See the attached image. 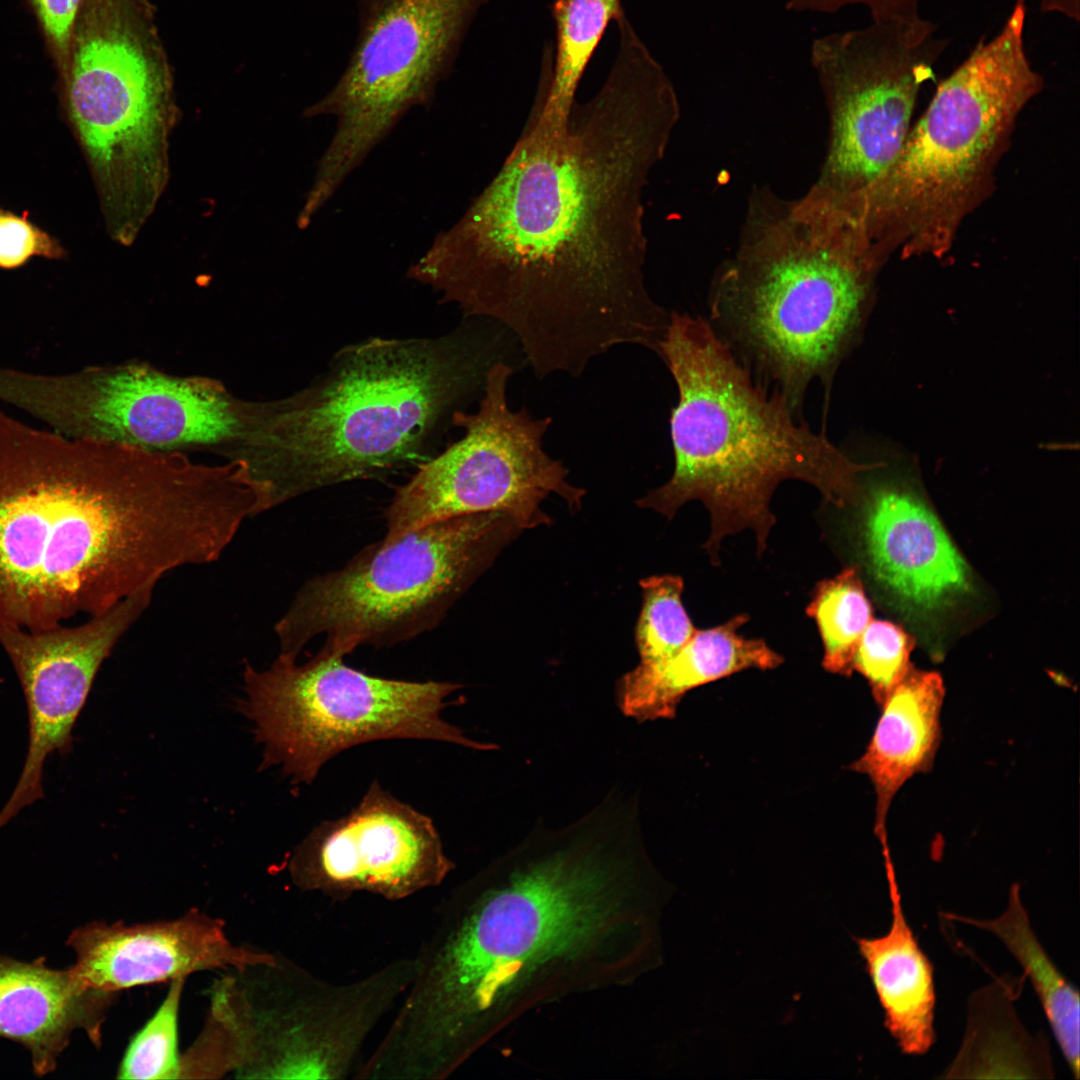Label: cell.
<instances>
[{
    "label": "cell",
    "instance_id": "cell-1",
    "mask_svg": "<svg viewBox=\"0 0 1080 1080\" xmlns=\"http://www.w3.org/2000/svg\"><path fill=\"white\" fill-rule=\"evenodd\" d=\"M680 118L647 48L623 42L597 94L534 109L502 167L407 270L518 340L534 374L580 376L620 345L658 353L669 315L645 283L643 196Z\"/></svg>",
    "mask_w": 1080,
    "mask_h": 1080
},
{
    "label": "cell",
    "instance_id": "cell-2",
    "mask_svg": "<svg viewBox=\"0 0 1080 1080\" xmlns=\"http://www.w3.org/2000/svg\"><path fill=\"white\" fill-rule=\"evenodd\" d=\"M226 531L208 463L70 438L0 409V630L102 614L170 571L216 562Z\"/></svg>",
    "mask_w": 1080,
    "mask_h": 1080
},
{
    "label": "cell",
    "instance_id": "cell-3",
    "mask_svg": "<svg viewBox=\"0 0 1080 1080\" xmlns=\"http://www.w3.org/2000/svg\"><path fill=\"white\" fill-rule=\"evenodd\" d=\"M495 344L464 328L437 337H371L341 348L323 374L262 400L253 427L214 454L242 464L259 512L430 457L440 424L483 386Z\"/></svg>",
    "mask_w": 1080,
    "mask_h": 1080
},
{
    "label": "cell",
    "instance_id": "cell-4",
    "mask_svg": "<svg viewBox=\"0 0 1080 1080\" xmlns=\"http://www.w3.org/2000/svg\"><path fill=\"white\" fill-rule=\"evenodd\" d=\"M622 825L591 813L504 883L447 896L395 1015L403 1034L440 1057L474 1051L497 1025L512 984L596 936L624 872L610 846Z\"/></svg>",
    "mask_w": 1080,
    "mask_h": 1080
},
{
    "label": "cell",
    "instance_id": "cell-5",
    "mask_svg": "<svg viewBox=\"0 0 1080 1080\" xmlns=\"http://www.w3.org/2000/svg\"><path fill=\"white\" fill-rule=\"evenodd\" d=\"M658 355L678 391L670 415L674 470L637 505L671 519L685 503L701 502L710 514L704 548L713 563L723 539L743 530L754 533L759 555L765 551L775 523L771 498L786 480L810 484L839 508L860 498L858 478L875 463L851 460L824 432L801 423L709 321L670 312Z\"/></svg>",
    "mask_w": 1080,
    "mask_h": 1080
},
{
    "label": "cell",
    "instance_id": "cell-6",
    "mask_svg": "<svg viewBox=\"0 0 1080 1080\" xmlns=\"http://www.w3.org/2000/svg\"><path fill=\"white\" fill-rule=\"evenodd\" d=\"M880 266L853 222L808 192L751 194L734 254L716 272L710 321L754 379L796 412L809 384L829 391L854 344Z\"/></svg>",
    "mask_w": 1080,
    "mask_h": 1080
},
{
    "label": "cell",
    "instance_id": "cell-7",
    "mask_svg": "<svg viewBox=\"0 0 1080 1080\" xmlns=\"http://www.w3.org/2000/svg\"><path fill=\"white\" fill-rule=\"evenodd\" d=\"M1026 0L999 33L981 39L941 81L892 166L837 207L881 265L901 256H944L983 200L1016 119L1043 88L1025 48Z\"/></svg>",
    "mask_w": 1080,
    "mask_h": 1080
},
{
    "label": "cell",
    "instance_id": "cell-8",
    "mask_svg": "<svg viewBox=\"0 0 1080 1080\" xmlns=\"http://www.w3.org/2000/svg\"><path fill=\"white\" fill-rule=\"evenodd\" d=\"M502 513L463 515L365 546L343 567L308 579L274 625L279 654L297 659L317 636L345 657L434 629L491 560L512 525Z\"/></svg>",
    "mask_w": 1080,
    "mask_h": 1080
},
{
    "label": "cell",
    "instance_id": "cell-9",
    "mask_svg": "<svg viewBox=\"0 0 1080 1080\" xmlns=\"http://www.w3.org/2000/svg\"><path fill=\"white\" fill-rule=\"evenodd\" d=\"M321 649L307 662L279 654L264 670L247 664L244 715L263 745L262 767L279 766L293 784H311L333 757L357 745L412 739L474 750L496 745L470 739L442 716L461 685L366 674Z\"/></svg>",
    "mask_w": 1080,
    "mask_h": 1080
},
{
    "label": "cell",
    "instance_id": "cell-10",
    "mask_svg": "<svg viewBox=\"0 0 1080 1080\" xmlns=\"http://www.w3.org/2000/svg\"><path fill=\"white\" fill-rule=\"evenodd\" d=\"M250 993L230 977L213 1005L227 1069L242 1078L345 1079L357 1072L368 1036L414 975L412 958L391 961L347 984H332L279 958Z\"/></svg>",
    "mask_w": 1080,
    "mask_h": 1080
},
{
    "label": "cell",
    "instance_id": "cell-11",
    "mask_svg": "<svg viewBox=\"0 0 1080 1080\" xmlns=\"http://www.w3.org/2000/svg\"><path fill=\"white\" fill-rule=\"evenodd\" d=\"M358 34L336 84L307 107L334 133L303 209L317 214L411 109L432 102L483 0H356Z\"/></svg>",
    "mask_w": 1080,
    "mask_h": 1080
},
{
    "label": "cell",
    "instance_id": "cell-12",
    "mask_svg": "<svg viewBox=\"0 0 1080 1080\" xmlns=\"http://www.w3.org/2000/svg\"><path fill=\"white\" fill-rule=\"evenodd\" d=\"M261 401L138 360L64 374L0 366V402L70 438L152 451L215 453L253 427Z\"/></svg>",
    "mask_w": 1080,
    "mask_h": 1080
},
{
    "label": "cell",
    "instance_id": "cell-13",
    "mask_svg": "<svg viewBox=\"0 0 1080 1080\" xmlns=\"http://www.w3.org/2000/svg\"><path fill=\"white\" fill-rule=\"evenodd\" d=\"M64 75L73 123L97 174L140 179L168 160L178 108L147 0H84Z\"/></svg>",
    "mask_w": 1080,
    "mask_h": 1080
},
{
    "label": "cell",
    "instance_id": "cell-14",
    "mask_svg": "<svg viewBox=\"0 0 1080 1080\" xmlns=\"http://www.w3.org/2000/svg\"><path fill=\"white\" fill-rule=\"evenodd\" d=\"M512 372L507 362H493L478 409L453 412L451 422L464 435L420 463L396 490L385 510L384 545L435 522L476 513H502L517 528H534L550 522L540 504L551 493L571 509L581 506L585 490L569 484L568 470L542 448L551 417L535 419L524 408L510 409Z\"/></svg>",
    "mask_w": 1080,
    "mask_h": 1080
},
{
    "label": "cell",
    "instance_id": "cell-15",
    "mask_svg": "<svg viewBox=\"0 0 1080 1080\" xmlns=\"http://www.w3.org/2000/svg\"><path fill=\"white\" fill-rule=\"evenodd\" d=\"M949 40L922 16L872 21L814 40L811 64L825 96L830 134L808 191L840 205L877 181L897 159L922 86Z\"/></svg>",
    "mask_w": 1080,
    "mask_h": 1080
},
{
    "label": "cell",
    "instance_id": "cell-16",
    "mask_svg": "<svg viewBox=\"0 0 1080 1080\" xmlns=\"http://www.w3.org/2000/svg\"><path fill=\"white\" fill-rule=\"evenodd\" d=\"M454 867L432 819L378 781L348 814L316 825L288 863L303 891L333 898L366 892L390 901L440 885Z\"/></svg>",
    "mask_w": 1080,
    "mask_h": 1080
},
{
    "label": "cell",
    "instance_id": "cell-17",
    "mask_svg": "<svg viewBox=\"0 0 1080 1080\" xmlns=\"http://www.w3.org/2000/svg\"><path fill=\"white\" fill-rule=\"evenodd\" d=\"M153 590L145 587L77 626L0 630V645L19 678L29 721L27 756L0 812V829L43 797L46 758L71 751L74 725L101 665L149 607Z\"/></svg>",
    "mask_w": 1080,
    "mask_h": 1080
},
{
    "label": "cell",
    "instance_id": "cell-18",
    "mask_svg": "<svg viewBox=\"0 0 1080 1080\" xmlns=\"http://www.w3.org/2000/svg\"><path fill=\"white\" fill-rule=\"evenodd\" d=\"M66 945L89 987L114 993L172 982L205 970L244 971L271 964L272 953L233 943L224 922L191 910L165 921L126 925L93 921L74 929Z\"/></svg>",
    "mask_w": 1080,
    "mask_h": 1080
},
{
    "label": "cell",
    "instance_id": "cell-19",
    "mask_svg": "<svg viewBox=\"0 0 1080 1080\" xmlns=\"http://www.w3.org/2000/svg\"><path fill=\"white\" fill-rule=\"evenodd\" d=\"M862 538L874 578L904 603L932 611L969 588L970 572L942 524L915 494L892 485L867 495Z\"/></svg>",
    "mask_w": 1080,
    "mask_h": 1080
},
{
    "label": "cell",
    "instance_id": "cell-20",
    "mask_svg": "<svg viewBox=\"0 0 1080 1080\" xmlns=\"http://www.w3.org/2000/svg\"><path fill=\"white\" fill-rule=\"evenodd\" d=\"M114 993L86 985L72 967L54 969L44 958L23 962L0 956V1037L28 1050L33 1072L56 1069L72 1033L100 1047Z\"/></svg>",
    "mask_w": 1080,
    "mask_h": 1080
},
{
    "label": "cell",
    "instance_id": "cell-21",
    "mask_svg": "<svg viewBox=\"0 0 1080 1080\" xmlns=\"http://www.w3.org/2000/svg\"><path fill=\"white\" fill-rule=\"evenodd\" d=\"M942 677L910 666L880 704L881 714L862 755L849 767L865 775L875 797V834L888 844L886 820L900 789L933 765L941 739Z\"/></svg>",
    "mask_w": 1080,
    "mask_h": 1080
},
{
    "label": "cell",
    "instance_id": "cell-22",
    "mask_svg": "<svg viewBox=\"0 0 1080 1080\" xmlns=\"http://www.w3.org/2000/svg\"><path fill=\"white\" fill-rule=\"evenodd\" d=\"M748 620L739 614L721 625L697 629L671 657L639 663L617 683L621 711L639 722L672 718L681 699L695 688L745 670L780 666L783 657L763 639L739 633Z\"/></svg>",
    "mask_w": 1080,
    "mask_h": 1080
},
{
    "label": "cell",
    "instance_id": "cell-23",
    "mask_svg": "<svg viewBox=\"0 0 1080 1080\" xmlns=\"http://www.w3.org/2000/svg\"><path fill=\"white\" fill-rule=\"evenodd\" d=\"M882 851L891 903L890 928L879 937H856L855 943L888 1032L903 1053L919 1056L928 1052L936 1039L934 970L904 913L890 850Z\"/></svg>",
    "mask_w": 1080,
    "mask_h": 1080
},
{
    "label": "cell",
    "instance_id": "cell-24",
    "mask_svg": "<svg viewBox=\"0 0 1080 1080\" xmlns=\"http://www.w3.org/2000/svg\"><path fill=\"white\" fill-rule=\"evenodd\" d=\"M955 921L982 929L995 935L1015 957L1041 1003L1048 1023L1065 1060L1079 1078L1080 1064V1003L1078 990L1067 981L1052 962L1038 940L1014 884L1008 895L1005 911L989 920L957 914H946Z\"/></svg>",
    "mask_w": 1080,
    "mask_h": 1080
},
{
    "label": "cell",
    "instance_id": "cell-25",
    "mask_svg": "<svg viewBox=\"0 0 1080 1080\" xmlns=\"http://www.w3.org/2000/svg\"><path fill=\"white\" fill-rule=\"evenodd\" d=\"M556 49L552 69L544 70L534 107L555 117L567 116L579 82L606 28L624 15L620 0H555Z\"/></svg>",
    "mask_w": 1080,
    "mask_h": 1080
},
{
    "label": "cell",
    "instance_id": "cell-26",
    "mask_svg": "<svg viewBox=\"0 0 1080 1080\" xmlns=\"http://www.w3.org/2000/svg\"><path fill=\"white\" fill-rule=\"evenodd\" d=\"M1011 995V994H1010ZM1010 995L1005 1000L994 1033L985 1023L969 1015L959 1052L945 1077H1052L1046 1049H1040L1025 1031L1013 1008Z\"/></svg>",
    "mask_w": 1080,
    "mask_h": 1080
},
{
    "label": "cell",
    "instance_id": "cell-27",
    "mask_svg": "<svg viewBox=\"0 0 1080 1080\" xmlns=\"http://www.w3.org/2000/svg\"><path fill=\"white\" fill-rule=\"evenodd\" d=\"M806 613L821 636L824 669L850 675L857 643L873 619L858 569L847 567L817 583Z\"/></svg>",
    "mask_w": 1080,
    "mask_h": 1080
},
{
    "label": "cell",
    "instance_id": "cell-28",
    "mask_svg": "<svg viewBox=\"0 0 1080 1080\" xmlns=\"http://www.w3.org/2000/svg\"><path fill=\"white\" fill-rule=\"evenodd\" d=\"M642 608L635 640L640 663L663 661L678 652L695 634L682 601L683 579L658 575L640 581Z\"/></svg>",
    "mask_w": 1080,
    "mask_h": 1080
},
{
    "label": "cell",
    "instance_id": "cell-29",
    "mask_svg": "<svg viewBox=\"0 0 1080 1080\" xmlns=\"http://www.w3.org/2000/svg\"><path fill=\"white\" fill-rule=\"evenodd\" d=\"M186 978L170 982L155 1013L135 1033L120 1061L117 1078L180 1079L179 1010Z\"/></svg>",
    "mask_w": 1080,
    "mask_h": 1080
},
{
    "label": "cell",
    "instance_id": "cell-30",
    "mask_svg": "<svg viewBox=\"0 0 1080 1080\" xmlns=\"http://www.w3.org/2000/svg\"><path fill=\"white\" fill-rule=\"evenodd\" d=\"M913 646L910 635L889 621L872 619L862 633L852 669L867 680L879 705L910 668Z\"/></svg>",
    "mask_w": 1080,
    "mask_h": 1080
},
{
    "label": "cell",
    "instance_id": "cell-31",
    "mask_svg": "<svg viewBox=\"0 0 1080 1080\" xmlns=\"http://www.w3.org/2000/svg\"><path fill=\"white\" fill-rule=\"evenodd\" d=\"M60 254V247L45 232L23 217L0 210V268H17L33 256Z\"/></svg>",
    "mask_w": 1080,
    "mask_h": 1080
},
{
    "label": "cell",
    "instance_id": "cell-32",
    "mask_svg": "<svg viewBox=\"0 0 1080 1080\" xmlns=\"http://www.w3.org/2000/svg\"><path fill=\"white\" fill-rule=\"evenodd\" d=\"M84 0H32L41 28L63 68Z\"/></svg>",
    "mask_w": 1080,
    "mask_h": 1080
},
{
    "label": "cell",
    "instance_id": "cell-33",
    "mask_svg": "<svg viewBox=\"0 0 1080 1080\" xmlns=\"http://www.w3.org/2000/svg\"><path fill=\"white\" fill-rule=\"evenodd\" d=\"M922 0H788L785 8L792 12L834 13L846 6L866 8L872 21L913 19L919 13Z\"/></svg>",
    "mask_w": 1080,
    "mask_h": 1080
},
{
    "label": "cell",
    "instance_id": "cell-34",
    "mask_svg": "<svg viewBox=\"0 0 1080 1080\" xmlns=\"http://www.w3.org/2000/svg\"><path fill=\"white\" fill-rule=\"evenodd\" d=\"M1042 13L1059 14L1069 20H1080V0H1040Z\"/></svg>",
    "mask_w": 1080,
    "mask_h": 1080
}]
</instances>
